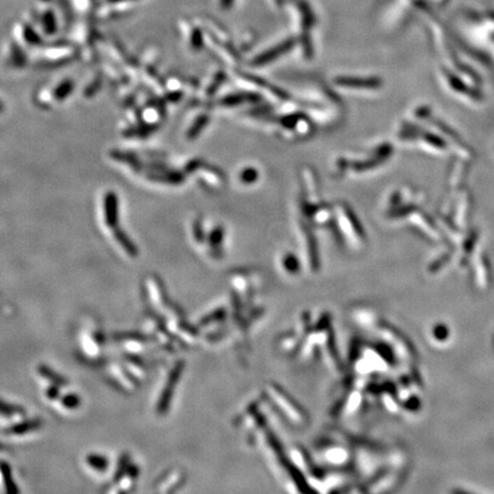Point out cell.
<instances>
[{"mask_svg": "<svg viewBox=\"0 0 494 494\" xmlns=\"http://www.w3.org/2000/svg\"><path fill=\"white\" fill-rule=\"evenodd\" d=\"M103 341V334L100 329H89L81 337V350L84 355L88 356V358H99Z\"/></svg>", "mask_w": 494, "mask_h": 494, "instance_id": "1", "label": "cell"}, {"mask_svg": "<svg viewBox=\"0 0 494 494\" xmlns=\"http://www.w3.org/2000/svg\"><path fill=\"white\" fill-rule=\"evenodd\" d=\"M148 289L150 292V299L157 308H162L166 303V294H164L162 283L156 278H151L148 282Z\"/></svg>", "mask_w": 494, "mask_h": 494, "instance_id": "2", "label": "cell"}, {"mask_svg": "<svg viewBox=\"0 0 494 494\" xmlns=\"http://www.w3.org/2000/svg\"><path fill=\"white\" fill-rule=\"evenodd\" d=\"M41 421L40 420H31V421L26 422H21L16 423L13 427H10L8 430H7V434L11 435V436H23V435H26L31 433V431H34L38 428H40Z\"/></svg>", "mask_w": 494, "mask_h": 494, "instance_id": "3", "label": "cell"}, {"mask_svg": "<svg viewBox=\"0 0 494 494\" xmlns=\"http://www.w3.org/2000/svg\"><path fill=\"white\" fill-rule=\"evenodd\" d=\"M86 464L89 468L96 473H104L108 469V459L101 454H88L86 457Z\"/></svg>", "mask_w": 494, "mask_h": 494, "instance_id": "4", "label": "cell"}, {"mask_svg": "<svg viewBox=\"0 0 494 494\" xmlns=\"http://www.w3.org/2000/svg\"><path fill=\"white\" fill-rule=\"evenodd\" d=\"M38 372L41 378H44L46 381H48V382L52 383L53 386H57V387L65 386V379L62 378L61 375H58L56 372H54L53 369L49 368L48 366L41 365L40 367H38Z\"/></svg>", "mask_w": 494, "mask_h": 494, "instance_id": "5", "label": "cell"}, {"mask_svg": "<svg viewBox=\"0 0 494 494\" xmlns=\"http://www.w3.org/2000/svg\"><path fill=\"white\" fill-rule=\"evenodd\" d=\"M0 415L5 418H14V417L24 418L25 412L19 406L11 405V404H7L6 402L0 400Z\"/></svg>", "mask_w": 494, "mask_h": 494, "instance_id": "6", "label": "cell"}, {"mask_svg": "<svg viewBox=\"0 0 494 494\" xmlns=\"http://www.w3.org/2000/svg\"><path fill=\"white\" fill-rule=\"evenodd\" d=\"M292 45H293V41L292 40H289V41H286V42H284V44L282 45H279L278 47H276L274 49H271L268 52L267 54H264V55H262L261 57L259 58L258 62H264V61H269V60H272V58L276 57V56H278L277 54H281L283 52H286V50H289L291 47H292Z\"/></svg>", "mask_w": 494, "mask_h": 494, "instance_id": "7", "label": "cell"}, {"mask_svg": "<svg viewBox=\"0 0 494 494\" xmlns=\"http://www.w3.org/2000/svg\"><path fill=\"white\" fill-rule=\"evenodd\" d=\"M61 404H62V406L65 408V410L73 411V410H77V408L80 406V398L75 394L67 395V396H64L63 398H62Z\"/></svg>", "mask_w": 494, "mask_h": 494, "instance_id": "8", "label": "cell"}, {"mask_svg": "<svg viewBox=\"0 0 494 494\" xmlns=\"http://www.w3.org/2000/svg\"><path fill=\"white\" fill-rule=\"evenodd\" d=\"M232 2H233V0H221V6L223 7V8H229L232 5Z\"/></svg>", "mask_w": 494, "mask_h": 494, "instance_id": "9", "label": "cell"}, {"mask_svg": "<svg viewBox=\"0 0 494 494\" xmlns=\"http://www.w3.org/2000/svg\"><path fill=\"white\" fill-rule=\"evenodd\" d=\"M2 452H5V447H3L1 444H0V454H1Z\"/></svg>", "mask_w": 494, "mask_h": 494, "instance_id": "10", "label": "cell"}]
</instances>
